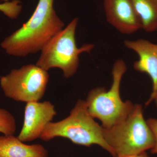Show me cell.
<instances>
[{
    "mask_svg": "<svg viewBox=\"0 0 157 157\" xmlns=\"http://www.w3.org/2000/svg\"><path fill=\"white\" fill-rule=\"evenodd\" d=\"M54 0H39L36 10L21 28L1 43L10 55L24 57L42 50L63 29L64 23L53 8Z\"/></svg>",
    "mask_w": 157,
    "mask_h": 157,
    "instance_id": "1",
    "label": "cell"
},
{
    "mask_svg": "<svg viewBox=\"0 0 157 157\" xmlns=\"http://www.w3.org/2000/svg\"><path fill=\"white\" fill-rule=\"evenodd\" d=\"M94 119L89 113L86 101L78 100L70 115L59 121L50 122L40 138L47 141L55 137H62L67 138L78 145L90 147L96 144L116 157L104 139L103 127Z\"/></svg>",
    "mask_w": 157,
    "mask_h": 157,
    "instance_id": "2",
    "label": "cell"
},
{
    "mask_svg": "<svg viewBox=\"0 0 157 157\" xmlns=\"http://www.w3.org/2000/svg\"><path fill=\"white\" fill-rule=\"evenodd\" d=\"M104 139L116 157H126L151 150L154 135L144 117L140 104H135L124 121L109 128H103Z\"/></svg>",
    "mask_w": 157,
    "mask_h": 157,
    "instance_id": "3",
    "label": "cell"
},
{
    "mask_svg": "<svg viewBox=\"0 0 157 157\" xmlns=\"http://www.w3.org/2000/svg\"><path fill=\"white\" fill-rule=\"evenodd\" d=\"M127 66L123 60L118 59L113 67V82L110 89H93L88 94L86 101L88 110L94 118L102 123V127L109 128L122 121L134 107L131 101H124L121 98V81L126 72Z\"/></svg>",
    "mask_w": 157,
    "mask_h": 157,
    "instance_id": "4",
    "label": "cell"
},
{
    "mask_svg": "<svg viewBox=\"0 0 157 157\" xmlns=\"http://www.w3.org/2000/svg\"><path fill=\"white\" fill-rule=\"evenodd\" d=\"M78 18H74L64 29L54 36L42 50L36 65L45 71L51 68L60 69L65 78L73 76L79 65V55L90 52L94 47L93 44H84L80 48L76 46L75 32Z\"/></svg>",
    "mask_w": 157,
    "mask_h": 157,
    "instance_id": "5",
    "label": "cell"
},
{
    "mask_svg": "<svg viewBox=\"0 0 157 157\" xmlns=\"http://www.w3.org/2000/svg\"><path fill=\"white\" fill-rule=\"evenodd\" d=\"M48 80L47 71L36 65L29 64L1 76L0 86L7 98L27 103L43 98Z\"/></svg>",
    "mask_w": 157,
    "mask_h": 157,
    "instance_id": "6",
    "label": "cell"
},
{
    "mask_svg": "<svg viewBox=\"0 0 157 157\" xmlns=\"http://www.w3.org/2000/svg\"><path fill=\"white\" fill-rule=\"evenodd\" d=\"M56 114L55 106L50 101L28 102L25 109L23 124L17 137L23 142L40 138Z\"/></svg>",
    "mask_w": 157,
    "mask_h": 157,
    "instance_id": "7",
    "label": "cell"
},
{
    "mask_svg": "<svg viewBox=\"0 0 157 157\" xmlns=\"http://www.w3.org/2000/svg\"><path fill=\"white\" fill-rule=\"evenodd\" d=\"M107 22L121 33L131 35L142 29L131 0H104Z\"/></svg>",
    "mask_w": 157,
    "mask_h": 157,
    "instance_id": "8",
    "label": "cell"
},
{
    "mask_svg": "<svg viewBox=\"0 0 157 157\" xmlns=\"http://www.w3.org/2000/svg\"><path fill=\"white\" fill-rule=\"evenodd\" d=\"M124 43L139 57L134 63V69L148 75L152 82V90L154 89L157 83V44L143 39L125 40Z\"/></svg>",
    "mask_w": 157,
    "mask_h": 157,
    "instance_id": "9",
    "label": "cell"
},
{
    "mask_svg": "<svg viewBox=\"0 0 157 157\" xmlns=\"http://www.w3.org/2000/svg\"><path fill=\"white\" fill-rule=\"evenodd\" d=\"M48 152L40 144L29 145L14 135L0 136V157H48Z\"/></svg>",
    "mask_w": 157,
    "mask_h": 157,
    "instance_id": "10",
    "label": "cell"
},
{
    "mask_svg": "<svg viewBox=\"0 0 157 157\" xmlns=\"http://www.w3.org/2000/svg\"><path fill=\"white\" fill-rule=\"evenodd\" d=\"M141 23L147 32L157 31V0H131Z\"/></svg>",
    "mask_w": 157,
    "mask_h": 157,
    "instance_id": "11",
    "label": "cell"
},
{
    "mask_svg": "<svg viewBox=\"0 0 157 157\" xmlns=\"http://www.w3.org/2000/svg\"><path fill=\"white\" fill-rule=\"evenodd\" d=\"M16 130L14 116L7 109L0 108V133L4 135H14Z\"/></svg>",
    "mask_w": 157,
    "mask_h": 157,
    "instance_id": "12",
    "label": "cell"
},
{
    "mask_svg": "<svg viewBox=\"0 0 157 157\" xmlns=\"http://www.w3.org/2000/svg\"><path fill=\"white\" fill-rule=\"evenodd\" d=\"M22 6L18 0L0 3V11L11 19H15L21 11Z\"/></svg>",
    "mask_w": 157,
    "mask_h": 157,
    "instance_id": "13",
    "label": "cell"
},
{
    "mask_svg": "<svg viewBox=\"0 0 157 157\" xmlns=\"http://www.w3.org/2000/svg\"><path fill=\"white\" fill-rule=\"evenodd\" d=\"M149 126L151 129L152 132L154 135L155 143L153 147L152 148V153L156 154H157V119L155 118H150L147 121Z\"/></svg>",
    "mask_w": 157,
    "mask_h": 157,
    "instance_id": "14",
    "label": "cell"
},
{
    "mask_svg": "<svg viewBox=\"0 0 157 157\" xmlns=\"http://www.w3.org/2000/svg\"><path fill=\"white\" fill-rule=\"evenodd\" d=\"M153 100L155 101L156 105L157 107V83L154 89L152 90L150 98L146 102V106L149 105V104H150Z\"/></svg>",
    "mask_w": 157,
    "mask_h": 157,
    "instance_id": "15",
    "label": "cell"
},
{
    "mask_svg": "<svg viewBox=\"0 0 157 157\" xmlns=\"http://www.w3.org/2000/svg\"><path fill=\"white\" fill-rule=\"evenodd\" d=\"M126 157H150L149 156L146 152L141 153L139 154L133 155L129 156Z\"/></svg>",
    "mask_w": 157,
    "mask_h": 157,
    "instance_id": "16",
    "label": "cell"
}]
</instances>
